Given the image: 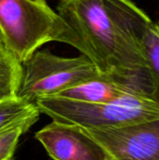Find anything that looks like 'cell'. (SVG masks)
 Instances as JSON below:
<instances>
[{"label":"cell","instance_id":"6da1fadb","mask_svg":"<svg viewBox=\"0 0 159 160\" xmlns=\"http://www.w3.org/2000/svg\"><path fill=\"white\" fill-rule=\"evenodd\" d=\"M0 36L21 64L52 41L68 44L87 56L79 37L45 0H0Z\"/></svg>","mask_w":159,"mask_h":160},{"label":"cell","instance_id":"5b68a950","mask_svg":"<svg viewBox=\"0 0 159 160\" xmlns=\"http://www.w3.org/2000/svg\"><path fill=\"white\" fill-rule=\"evenodd\" d=\"M83 129L103 148L108 160H159V119Z\"/></svg>","mask_w":159,"mask_h":160},{"label":"cell","instance_id":"7a4b0ae2","mask_svg":"<svg viewBox=\"0 0 159 160\" xmlns=\"http://www.w3.org/2000/svg\"><path fill=\"white\" fill-rule=\"evenodd\" d=\"M35 104L52 121L83 128H118L159 119V103L135 94H125L105 103H87L52 96L39 98Z\"/></svg>","mask_w":159,"mask_h":160},{"label":"cell","instance_id":"277c9868","mask_svg":"<svg viewBox=\"0 0 159 160\" xmlns=\"http://www.w3.org/2000/svg\"><path fill=\"white\" fill-rule=\"evenodd\" d=\"M101 76L96 65L84 54L62 57L50 51L35 52L22 63L18 97L29 102L60 92Z\"/></svg>","mask_w":159,"mask_h":160},{"label":"cell","instance_id":"52a82bcc","mask_svg":"<svg viewBox=\"0 0 159 160\" xmlns=\"http://www.w3.org/2000/svg\"><path fill=\"white\" fill-rule=\"evenodd\" d=\"M125 94H132L121 87L112 80L101 75L69 87L60 92L56 97L87 103H105Z\"/></svg>","mask_w":159,"mask_h":160},{"label":"cell","instance_id":"ba28073f","mask_svg":"<svg viewBox=\"0 0 159 160\" xmlns=\"http://www.w3.org/2000/svg\"><path fill=\"white\" fill-rule=\"evenodd\" d=\"M145 64L155 88V99L159 103V22L151 21L142 39Z\"/></svg>","mask_w":159,"mask_h":160},{"label":"cell","instance_id":"30bf717a","mask_svg":"<svg viewBox=\"0 0 159 160\" xmlns=\"http://www.w3.org/2000/svg\"><path fill=\"white\" fill-rule=\"evenodd\" d=\"M40 112L33 113L0 131V160H15L14 155L22 134L38 120Z\"/></svg>","mask_w":159,"mask_h":160},{"label":"cell","instance_id":"3957f363","mask_svg":"<svg viewBox=\"0 0 159 160\" xmlns=\"http://www.w3.org/2000/svg\"><path fill=\"white\" fill-rule=\"evenodd\" d=\"M56 12L79 37L101 75L116 82L120 73L118 39L103 0H59Z\"/></svg>","mask_w":159,"mask_h":160},{"label":"cell","instance_id":"9c48e42d","mask_svg":"<svg viewBox=\"0 0 159 160\" xmlns=\"http://www.w3.org/2000/svg\"><path fill=\"white\" fill-rule=\"evenodd\" d=\"M22 64L9 53L0 56V102L18 97Z\"/></svg>","mask_w":159,"mask_h":160},{"label":"cell","instance_id":"8992f818","mask_svg":"<svg viewBox=\"0 0 159 160\" xmlns=\"http://www.w3.org/2000/svg\"><path fill=\"white\" fill-rule=\"evenodd\" d=\"M35 137L53 160H108L103 148L77 125L52 121Z\"/></svg>","mask_w":159,"mask_h":160},{"label":"cell","instance_id":"8fae6325","mask_svg":"<svg viewBox=\"0 0 159 160\" xmlns=\"http://www.w3.org/2000/svg\"><path fill=\"white\" fill-rule=\"evenodd\" d=\"M8 52L7 51L3 41H2V38H1V36H0V56H4L6 54H7Z\"/></svg>","mask_w":159,"mask_h":160}]
</instances>
